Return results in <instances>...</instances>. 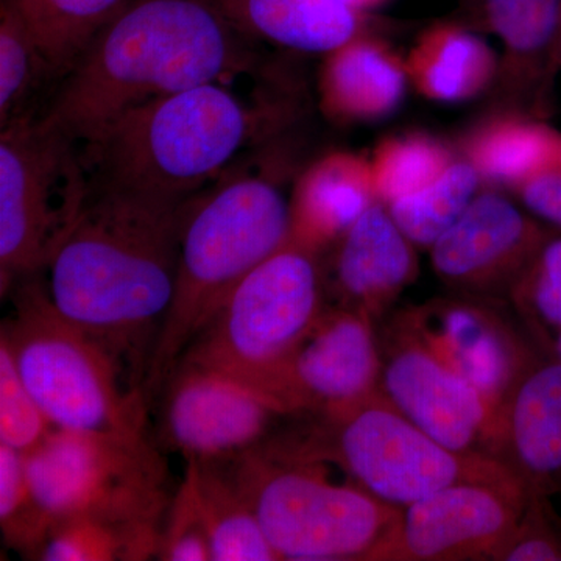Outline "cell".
Segmentation results:
<instances>
[{
  "label": "cell",
  "instance_id": "obj_1",
  "mask_svg": "<svg viewBox=\"0 0 561 561\" xmlns=\"http://www.w3.org/2000/svg\"><path fill=\"white\" fill-rule=\"evenodd\" d=\"M187 202L91 184L46 267L54 308L102 343L142 391L175 291Z\"/></svg>",
  "mask_w": 561,
  "mask_h": 561
},
{
  "label": "cell",
  "instance_id": "obj_2",
  "mask_svg": "<svg viewBox=\"0 0 561 561\" xmlns=\"http://www.w3.org/2000/svg\"><path fill=\"white\" fill-rule=\"evenodd\" d=\"M238 60L219 18L197 0H142L91 41L44 121L91 147L138 106L217 81Z\"/></svg>",
  "mask_w": 561,
  "mask_h": 561
},
{
  "label": "cell",
  "instance_id": "obj_3",
  "mask_svg": "<svg viewBox=\"0 0 561 561\" xmlns=\"http://www.w3.org/2000/svg\"><path fill=\"white\" fill-rule=\"evenodd\" d=\"M290 227V203L262 176L227 181L187 202L175 291L144 378L149 404L239 283L289 242Z\"/></svg>",
  "mask_w": 561,
  "mask_h": 561
},
{
  "label": "cell",
  "instance_id": "obj_4",
  "mask_svg": "<svg viewBox=\"0 0 561 561\" xmlns=\"http://www.w3.org/2000/svg\"><path fill=\"white\" fill-rule=\"evenodd\" d=\"M275 432L265 445L302 461L334 465L362 489L397 507L460 482L527 489L507 463L446 448L402 415L381 391ZM529 490V489H527Z\"/></svg>",
  "mask_w": 561,
  "mask_h": 561
},
{
  "label": "cell",
  "instance_id": "obj_5",
  "mask_svg": "<svg viewBox=\"0 0 561 561\" xmlns=\"http://www.w3.org/2000/svg\"><path fill=\"white\" fill-rule=\"evenodd\" d=\"M219 81V80H217ZM217 81L131 110L81 153L98 186L186 202L242 149L249 111Z\"/></svg>",
  "mask_w": 561,
  "mask_h": 561
},
{
  "label": "cell",
  "instance_id": "obj_6",
  "mask_svg": "<svg viewBox=\"0 0 561 561\" xmlns=\"http://www.w3.org/2000/svg\"><path fill=\"white\" fill-rule=\"evenodd\" d=\"M250 505L279 560H378L402 508L356 482L335 483L324 463L261 445L220 465Z\"/></svg>",
  "mask_w": 561,
  "mask_h": 561
},
{
  "label": "cell",
  "instance_id": "obj_7",
  "mask_svg": "<svg viewBox=\"0 0 561 561\" xmlns=\"http://www.w3.org/2000/svg\"><path fill=\"white\" fill-rule=\"evenodd\" d=\"M33 278L14 287L13 316L2 324L0 341L51 426L146 435V394L122 381L125 371L116 357L66 320Z\"/></svg>",
  "mask_w": 561,
  "mask_h": 561
},
{
  "label": "cell",
  "instance_id": "obj_8",
  "mask_svg": "<svg viewBox=\"0 0 561 561\" xmlns=\"http://www.w3.org/2000/svg\"><path fill=\"white\" fill-rule=\"evenodd\" d=\"M79 146L44 119L0 135V291L44 271L77 220L91 181Z\"/></svg>",
  "mask_w": 561,
  "mask_h": 561
},
{
  "label": "cell",
  "instance_id": "obj_9",
  "mask_svg": "<svg viewBox=\"0 0 561 561\" xmlns=\"http://www.w3.org/2000/svg\"><path fill=\"white\" fill-rule=\"evenodd\" d=\"M25 460L51 526L87 516L161 527L173 494L164 459L146 435L54 430Z\"/></svg>",
  "mask_w": 561,
  "mask_h": 561
},
{
  "label": "cell",
  "instance_id": "obj_10",
  "mask_svg": "<svg viewBox=\"0 0 561 561\" xmlns=\"http://www.w3.org/2000/svg\"><path fill=\"white\" fill-rule=\"evenodd\" d=\"M327 306L319 253L289 239L239 283L180 360L256 386L286 359Z\"/></svg>",
  "mask_w": 561,
  "mask_h": 561
},
{
  "label": "cell",
  "instance_id": "obj_11",
  "mask_svg": "<svg viewBox=\"0 0 561 561\" xmlns=\"http://www.w3.org/2000/svg\"><path fill=\"white\" fill-rule=\"evenodd\" d=\"M161 435L186 461L224 465L264 445L279 420L278 402L245 379L180 360L160 391Z\"/></svg>",
  "mask_w": 561,
  "mask_h": 561
},
{
  "label": "cell",
  "instance_id": "obj_12",
  "mask_svg": "<svg viewBox=\"0 0 561 561\" xmlns=\"http://www.w3.org/2000/svg\"><path fill=\"white\" fill-rule=\"evenodd\" d=\"M381 359L378 389L402 415L453 451L500 459L501 404L394 323Z\"/></svg>",
  "mask_w": 561,
  "mask_h": 561
},
{
  "label": "cell",
  "instance_id": "obj_13",
  "mask_svg": "<svg viewBox=\"0 0 561 561\" xmlns=\"http://www.w3.org/2000/svg\"><path fill=\"white\" fill-rule=\"evenodd\" d=\"M381 343L368 317L328 305L286 359L256 386L290 419L339 411L378 390Z\"/></svg>",
  "mask_w": 561,
  "mask_h": 561
},
{
  "label": "cell",
  "instance_id": "obj_14",
  "mask_svg": "<svg viewBox=\"0 0 561 561\" xmlns=\"http://www.w3.org/2000/svg\"><path fill=\"white\" fill-rule=\"evenodd\" d=\"M529 490L460 482L402 508L376 561L496 560L518 529Z\"/></svg>",
  "mask_w": 561,
  "mask_h": 561
},
{
  "label": "cell",
  "instance_id": "obj_15",
  "mask_svg": "<svg viewBox=\"0 0 561 561\" xmlns=\"http://www.w3.org/2000/svg\"><path fill=\"white\" fill-rule=\"evenodd\" d=\"M551 230L501 192H479L431 247L432 268L442 283L467 297H511Z\"/></svg>",
  "mask_w": 561,
  "mask_h": 561
},
{
  "label": "cell",
  "instance_id": "obj_16",
  "mask_svg": "<svg viewBox=\"0 0 561 561\" xmlns=\"http://www.w3.org/2000/svg\"><path fill=\"white\" fill-rule=\"evenodd\" d=\"M391 323L501 405L535 359L519 335L483 298L461 295L432 300L404 309Z\"/></svg>",
  "mask_w": 561,
  "mask_h": 561
},
{
  "label": "cell",
  "instance_id": "obj_17",
  "mask_svg": "<svg viewBox=\"0 0 561 561\" xmlns=\"http://www.w3.org/2000/svg\"><path fill=\"white\" fill-rule=\"evenodd\" d=\"M461 24L489 32L501 43L491 110L548 117L561 0H461Z\"/></svg>",
  "mask_w": 561,
  "mask_h": 561
},
{
  "label": "cell",
  "instance_id": "obj_18",
  "mask_svg": "<svg viewBox=\"0 0 561 561\" xmlns=\"http://www.w3.org/2000/svg\"><path fill=\"white\" fill-rule=\"evenodd\" d=\"M334 245L330 271L323 268L327 298L378 323L416 278L415 245L381 202L368 206Z\"/></svg>",
  "mask_w": 561,
  "mask_h": 561
},
{
  "label": "cell",
  "instance_id": "obj_19",
  "mask_svg": "<svg viewBox=\"0 0 561 561\" xmlns=\"http://www.w3.org/2000/svg\"><path fill=\"white\" fill-rule=\"evenodd\" d=\"M500 459L531 493L551 494L561 476V360L535 357L502 404Z\"/></svg>",
  "mask_w": 561,
  "mask_h": 561
},
{
  "label": "cell",
  "instance_id": "obj_20",
  "mask_svg": "<svg viewBox=\"0 0 561 561\" xmlns=\"http://www.w3.org/2000/svg\"><path fill=\"white\" fill-rule=\"evenodd\" d=\"M409 83L400 55L365 33L328 55L320 80L321 102L335 119H382L404 101Z\"/></svg>",
  "mask_w": 561,
  "mask_h": 561
},
{
  "label": "cell",
  "instance_id": "obj_21",
  "mask_svg": "<svg viewBox=\"0 0 561 561\" xmlns=\"http://www.w3.org/2000/svg\"><path fill=\"white\" fill-rule=\"evenodd\" d=\"M378 202L370 160L335 153L313 164L290 203V241L320 253Z\"/></svg>",
  "mask_w": 561,
  "mask_h": 561
},
{
  "label": "cell",
  "instance_id": "obj_22",
  "mask_svg": "<svg viewBox=\"0 0 561 561\" xmlns=\"http://www.w3.org/2000/svg\"><path fill=\"white\" fill-rule=\"evenodd\" d=\"M404 61L409 81L421 95L457 103L491 90L500 58L472 28L442 22L421 33Z\"/></svg>",
  "mask_w": 561,
  "mask_h": 561
},
{
  "label": "cell",
  "instance_id": "obj_23",
  "mask_svg": "<svg viewBox=\"0 0 561 561\" xmlns=\"http://www.w3.org/2000/svg\"><path fill=\"white\" fill-rule=\"evenodd\" d=\"M461 157L474 165L482 183L518 186L561 158V133L537 117L493 111L461 140Z\"/></svg>",
  "mask_w": 561,
  "mask_h": 561
},
{
  "label": "cell",
  "instance_id": "obj_24",
  "mask_svg": "<svg viewBox=\"0 0 561 561\" xmlns=\"http://www.w3.org/2000/svg\"><path fill=\"white\" fill-rule=\"evenodd\" d=\"M247 20L265 38L306 54H332L365 35L362 11L343 0H245Z\"/></svg>",
  "mask_w": 561,
  "mask_h": 561
},
{
  "label": "cell",
  "instance_id": "obj_25",
  "mask_svg": "<svg viewBox=\"0 0 561 561\" xmlns=\"http://www.w3.org/2000/svg\"><path fill=\"white\" fill-rule=\"evenodd\" d=\"M213 561H278L256 516L220 465L186 461Z\"/></svg>",
  "mask_w": 561,
  "mask_h": 561
},
{
  "label": "cell",
  "instance_id": "obj_26",
  "mask_svg": "<svg viewBox=\"0 0 561 561\" xmlns=\"http://www.w3.org/2000/svg\"><path fill=\"white\" fill-rule=\"evenodd\" d=\"M124 0H9L32 32L51 76L65 77Z\"/></svg>",
  "mask_w": 561,
  "mask_h": 561
},
{
  "label": "cell",
  "instance_id": "obj_27",
  "mask_svg": "<svg viewBox=\"0 0 561 561\" xmlns=\"http://www.w3.org/2000/svg\"><path fill=\"white\" fill-rule=\"evenodd\" d=\"M481 184L474 165L467 158L457 157L427 186L386 206L413 245L432 247L460 219Z\"/></svg>",
  "mask_w": 561,
  "mask_h": 561
},
{
  "label": "cell",
  "instance_id": "obj_28",
  "mask_svg": "<svg viewBox=\"0 0 561 561\" xmlns=\"http://www.w3.org/2000/svg\"><path fill=\"white\" fill-rule=\"evenodd\" d=\"M157 526H135L98 518L62 519L55 523L44 541L41 561H142L160 551Z\"/></svg>",
  "mask_w": 561,
  "mask_h": 561
},
{
  "label": "cell",
  "instance_id": "obj_29",
  "mask_svg": "<svg viewBox=\"0 0 561 561\" xmlns=\"http://www.w3.org/2000/svg\"><path fill=\"white\" fill-rule=\"evenodd\" d=\"M443 140L426 133H405L383 139L370 158L378 202L389 205L440 176L456 160Z\"/></svg>",
  "mask_w": 561,
  "mask_h": 561
},
{
  "label": "cell",
  "instance_id": "obj_30",
  "mask_svg": "<svg viewBox=\"0 0 561 561\" xmlns=\"http://www.w3.org/2000/svg\"><path fill=\"white\" fill-rule=\"evenodd\" d=\"M51 524L41 511L28 479L25 454L0 443V530L9 548L38 560Z\"/></svg>",
  "mask_w": 561,
  "mask_h": 561
},
{
  "label": "cell",
  "instance_id": "obj_31",
  "mask_svg": "<svg viewBox=\"0 0 561 561\" xmlns=\"http://www.w3.org/2000/svg\"><path fill=\"white\" fill-rule=\"evenodd\" d=\"M47 70L46 60L25 22L13 7L3 9L0 24V124L2 127L20 117L41 73Z\"/></svg>",
  "mask_w": 561,
  "mask_h": 561
},
{
  "label": "cell",
  "instance_id": "obj_32",
  "mask_svg": "<svg viewBox=\"0 0 561 561\" xmlns=\"http://www.w3.org/2000/svg\"><path fill=\"white\" fill-rule=\"evenodd\" d=\"M512 301L524 320L548 341L561 331V230L552 228L534 260L516 280Z\"/></svg>",
  "mask_w": 561,
  "mask_h": 561
},
{
  "label": "cell",
  "instance_id": "obj_33",
  "mask_svg": "<svg viewBox=\"0 0 561 561\" xmlns=\"http://www.w3.org/2000/svg\"><path fill=\"white\" fill-rule=\"evenodd\" d=\"M54 430L22 382L9 346L0 341V443L28 454Z\"/></svg>",
  "mask_w": 561,
  "mask_h": 561
},
{
  "label": "cell",
  "instance_id": "obj_34",
  "mask_svg": "<svg viewBox=\"0 0 561 561\" xmlns=\"http://www.w3.org/2000/svg\"><path fill=\"white\" fill-rule=\"evenodd\" d=\"M158 560L213 561L208 530L187 471L162 518Z\"/></svg>",
  "mask_w": 561,
  "mask_h": 561
},
{
  "label": "cell",
  "instance_id": "obj_35",
  "mask_svg": "<svg viewBox=\"0 0 561 561\" xmlns=\"http://www.w3.org/2000/svg\"><path fill=\"white\" fill-rule=\"evenodd\" d=\"M496 561H561V527L548 494L529 491L518 529Z\"/></svg>",
  "mask_w": 561,
  "mask_h": 561
},
{
  "label": "cell",
  "instance_id": "obj_36",
  "mask_svg": "<svg viewBox=\"0 0 561 561\" xmlns=\"http://www.w3.org/2000/svg\"><path fill=\"white\" fill-rule=\"evenodd\" d=\"M526 210L561 230V158L513 187Z\"/></svg>",
  "mask_w": 561,
  "mask_h": 561
},
{
  "label": "cell",
  "instance_id": "obj_37",
  "mask_svg": "<svg viewBox=\"0 0 561 561\" xmlns=\"http://www.w3.org/2000/svg\"><path fill=\"white\" fill-rule=\"evenodd\" d=\"M553 72L559 76L561 72V16L559 33H557L556 49H553Z\"/></svg>",
  "mask_w": 561,
  "mask_h": 561
},
{
  "label": "cell",
  "instance_id": "obj_38",
  "mask_svg": "<svg viewBox=\"0 0 561 561\" xmlns=\"http://www.w3.org/2000/svg\"><path fill=\"white\" fill-rule=\"evenodd\" d=\"M343 2L348 3L353 9L362 11L365 9H373V7L376 5H381L386 0H343Z\"/></svg>",
  "mask_w": 561,
  "mask_h": 561
},
{
  "label": "cell",
  "instance_id": "obj_39",
  "mask_svg": "<svg viewBox=\"0 0 561 561\" xmlns=\"http://www.w3.org/2000/svg\"><path fill=\"white\" fill-rule=\"evenodd\" d=\"M551 350L553 356L561 360V331L559 334H556V337H553V341L551 342Z\"/></svg>",
  "mask_w": 561,
  "mask_h": 561
}]
</instances>
